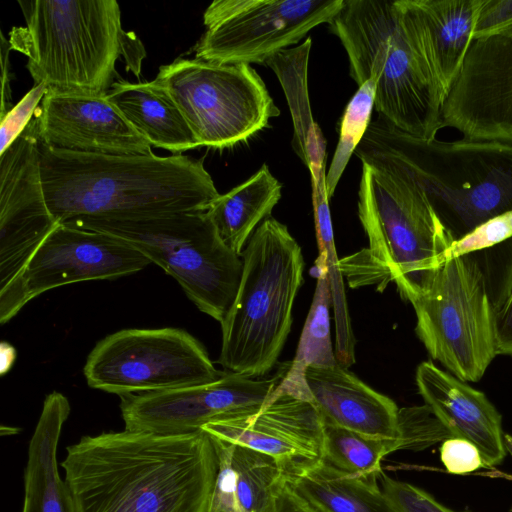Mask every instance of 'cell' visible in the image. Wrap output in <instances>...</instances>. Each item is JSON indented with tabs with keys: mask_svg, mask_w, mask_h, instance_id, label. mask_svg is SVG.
Instances as JSON below:
<instances>
[{
	"mask_svg": "<svg viewBox=\"0 0 512 512\" xmlns=\"http://www.w3.org/2000/svg\"><path fill=\"white\" fill-rule=\"evenodd\" d=\"M77 512H207L218 473L203 430L83 436L61 463Z\"/></svg>",
	"mask_w": 512,
	"mask_h": 512,
	"instance_id": "1",
	"label": "cell"
},
{
	"mask_svg": "<svg viewBox=\"0 0 512 512\" xmlns=\"http://www.w3.org/2000/svg\"><path fill=\"white\" fill-rule=\"evenodd\" d=\"M39 155L46 202L58 223L206 211L219 196L203 161L183 154L83 153L39 141Z\"/></svg>",
	"mask_w": 512,
	"mask_h": 512,
	"instance_id": "2",
	"label": "cell"
},
{
	"mask_svg": "<svg viewBox=\"0 0 512 512\" xmlns=\"http://www.w3.org/2000/svg\"><path fill=\"white\" fill-rule=\"evenodd\" d=\"M354 154L370 167L411 180L455 240L512 210V144L425 140L379 117Z\"/></svg>",
	"mask_w": 512,
	"mask_h": 512,
	"instance_id": "3",
	"label": "cell"
},
{
	"mask_svg": "<svg viewBox=\"0 0 512 512\" xmlns=\"http://www.w3.org/2000/svg\"><path fill=\"white\" fill-rule=\"evenodd\" d=\"M25 26L9 33L35 84L68 93L106 96L116 62L139 77L146 56L134 32L122 27L116 0H18Z\"/></svg>",
	"mask_w": 512,
	"mask_h": 512,
	"instance_id": "4",
	"label": "cell"
},
{
	"mask_svg": "<svg viewBox=\"0 0 512 512\" xmlns=\"http://www.w3.org/2000/svg\"><path fill=\"white\" fill-rule=\"evenodd\" d=\"M356 84L376 83L374 107L394 128L425 140L443 129L445 97L403 18L399 0H344L329 23Z\"/></svg>",
	"mask_w": 512,
	"mask_h": 512,
	"instance_id": "5",
	"label": "cell"
},
{
	"mask_svg": "<svg viewBox=\"0 0 512 512\" xmlns=\"http://www.w3.org/2000/svg\"><path fill=\"white\" fill-rule=\"evenodd\" d=\"M241 257L239 288L220 323L218 363L229 373L257 378L274 367L290 333L304 260L287 226L271 216L256 228Z\"/></svg>",
	"mask_w": 512,
	"mask_h": 512,
	"instance_id": "6",
	"label": "cell"
},
{
	"mask_svg": "<svg viewBox=\"0 0 512 512\" xmlns=\"http://www.w3.org/2000/svg\"><path fill=\"white\" fill-rule=\"evenodd\" d=\"M358 216L369 247L339 261L351 287L419 284L444 264L455 241L407 177L362 163Z\"/></svg>",
	"mask_w": 512,
	"mask_h": 512,
	"instance_id": "7",
	"label": "cell"
},
{
	"mask_svg": "<svg viewBox=\"0 0 512 512\" xmlns=\"http://www.w3.org/2000/svg\"><path fill=\"white\" fill-rule=\"evenodd\" d=\"M65 224L121 238L160 266L203 313L221 323L239 288L243 261L206 211L77 217Z\"/></svg>",
	"mask_w": 512,
	"mask_h": 512,
	"instance_id": "8",
	"label": "cell"
},
{
	"mask_svg": "<svg viewBox=\"0 0 512 512\" xmlns=\"http://www.w3.org/2000/svg\"><path fill=\"white\" fill-rule=\"evenodd\" d=\"M416 314L415 331L432 359L477 382L497 356L495 308L479 252L453 258L416 285H397Z\"/></svg>",
	"mask_w": 512,
	"mask_h": 512,
	"instance_id": "9",
	"label": "cell"
},
{
	"mask_svg": "<svg viewBox=\"0 0 512 512\" xmlns=\"http://www.w3.org/2000/svg\"><path fill=\"white\" fill-rule=\"evenodd\" d=\"M174 101L199 146L245 141L280 115L260 75L248 64L179 58L153 80Z\"/></svg>",
	"mask_w": 512,
	"mask_h": 512,
	"instance_id": "10",
	"label": "cell"
},
{
	"mask_svg": "<svg viewBox=\"0 0 512 512\" xmlns=\"http://www.w3.org/2000/svg\"><path fill=\"white\" fill-rule=\"evenodd\" d=\"M83 373L91 388L120 397L206 384L224 374L201 342L175 327L110 334L89 353Z\"/></svg>",
	"mask_w": 512,
	"mask_h": 512,
	"instance_id": "11",
	"label": "cell"
},
{
	"mask_svg": "<svg viewBox=\"0 0 512 512\" xmlns=\"http://www.w3.org/2000/svg\"><path fill=\"white\" fill-rule=\"evenodd\" d=\"M344 0H215L205 10L195 58L265 64L313 28L330 23Z\"/></svg>",
	"mask_w": 512,
	"mask_h": 512,
	"instance_id": "12",
	"label": "cell"
},
{
	"mask_svg": "<svg viewBox=\"0 0 512 512\" xmlns=\"http://www.w3.org/2000/svg\"><path fill=\"white\" fill-rule=\"evenodd\" d=\"M151 261L127 241L98 231L58 224L19 274L0 289V323L54 288L89 280L116 279Z\"/></svg>",
	"mask_w": 512,
	"mask_h": 512,
	"instance_id": "13",
	"label": "cell"
},
{
	"mask_svg": "<svg viewBox=\"0 0 512 512\" xmlns=\"http://www.w3.org/2000/svg\"><path fill=\"white\" fill-rule=\"evenodd\" d=\"M284 372L260 380L227 372L206 384L122 396L120 411L125 429L189 434L208 423L255 412L276 389Z\"/></svg>",
	"mask_w": 512,
	"mask_h": 512,
	"instance_id": "14",
	"label": "cell"
},
{
	"mask_svg": "<svg viewBox=\"0 0 512 512\" xmlns=\"http://www.w3.org/2000/svg\"><path fill=\"white\" fill-rule=\"evenodd\" d=\"M442 121L464 139L512 144V32L473 39Z\"/></svg>",
	"mask_w": 512,
	"mask_h": 512,
	"instance_id": "15",
	"label": "cell"
},
{
	"mask_svg": "<svg viewBox=\"0 0 512 512\" xmlns=\"http://www.w3.org/2000/svg\"><path fill=\"white\" fill-rule=\"evenodd\" d=\"M58 224L44 194L34 116L0 154V289L19 274Z\"/></svg>",
	"mask_w": 512,
	"mask_h": 512,
	"instance_id": "16",
	"label": "cell"
},
{
	"mask_svg": "<svg viewBox=\"0 0 512 512\" xmlns=\"http://www.w3.org/2000/svg\"><path fill=\"white\" fill-rule=\"evenodd\" d=\"M201 430L271 456L286 479L312 469L323 458L324 423L317 409L278 385L257 411L208 423Z\"/></svg>",
	"mask_w": 512,
	"mask_h": 512,
	"instance_id": "17",
	"label": "cell"
},
{
	"mask_svg": "<svg viewBox=\"0 0 512 512\" xmlns=\"http://www.w3.org/2000/svg\"><path fill=\"white\" fill-rule=\"evenodd\" d=\"M35 117L39 141L51 148L96 154H153L152 145L106 96L48 88Z\"/></svg>",
	"mask_w": 512,
	"mask_h": 512,
	"instance_id": "18",
	"label": "cell"
},
{
	"mask_svg": "<svg viewBox=\"0 0 512 512\" xmlns=\"http://www.w3.org/2000/svg\"><path fill=\"white\" fill-rule=\"evenodd\" d=\"M416 384L448 439L472 442L480 451L485 468L503 462L507 451L502 416L482 391L430 361L417 367Z\"/></svg>",
	"mask_w": 512,
	"mask_h": 512,
	"instance_id": "19",
	"label": "cell"
},
{
	"mask_svg": "<svg viewBox=\"0 0 512 512\" xmlns=\"http://www.w3.org/2000/svg\"><path fill=\"white\" fill-rule=\"evenodd\" d=\"M485 0H399L405 25L445 99Z\"/></svg>",
	"mask_w": 512,
	"mask_h": 512,
	"instance_id": "20",
	"label": "cell"
},
{
	"mask_svg": "<svg viewBox=\"0 0 512 512\" xmlns=\"http://www.w3.org/2000/svg\"><path fill=\"white\" fill-rule=\"evenodd\" d=\"M304 378L309 400L324 425L400 439L399 408L396 403L373 390L340 364L326 368L308 367Z\"/></svg>",
	"mask_w": 512,
	"mask_h": 512,
	"instance_id": "21",
	"label": "cell"
},
{
	"mask_svg": "<svg viewBox=\"0 0 512 512\" xmlns=\"http://www.w3.org/2000/svg\"><path fill=\"white\" fill-rule=\"evenodd\" d=\"M212 439L218 473L207 512H277L287 485L278 463L257 450Z\"/></svg>",
	"mask_w": 512,
	"mask_h": 512,
	"instance_id": "22",
	"label": "cell"
},
{
	"mask_svg": "<svg viewBox=\"0 0 512 512\" xmlns=\"http://www.w3.org/2000/svg\"><path fill=\"white\" fill-rule=\"evenodd\" d=\"M71 412L66 396L48 394L28 446L21 512H77L71 489L58 471L57 449Z\"/></svg>",
	"mask_w": 512,
	"mask_h": 512,
	"instance_id": "23",
	"label": "cell"
},
{
	"mask_svg": "<svg viewBox=\"0 0 512 512\" xmlns=\"http://www.w3.org/2000/svg\"><path fill=\"white\" fill-rule=\"evenodd\" d=\"M106 98L152 146L173 154L199 147L177 105L153 80L115 81Z\"/></svg>",
	"mask_w": 512,
	"mask_h": 512,
	"instance_id": "24",
	"label": "cell"
},
{
	"mask_svg": "<svg viewBox=\"0 0 512 512\" xmlns=\"http://www.w3.org/2000/svg\"><path fill=\"white\" fill-rule=\"evenodd\" d=\"M282 184L269 167H262L249 179L209 205L207 215L223 242L236 254L242 252L256 230L281 198Z\"/></svg>",
	"mask_w": 512,
	"mask_h": 512,
	"instance_id": "25",
	"label": "cell"
},
{
	"mask_svg": "<svg viewBox=\"0 0 512 512\" xmlns=\"http://www.w3.org/2000/svg\"><path fill=\"white\" fill-rule=\"evenodd\" d=\"M378 478L345 474L321 462L286 481L317 512H399Z\"/></svg>",
	"mask_w": 512,
	"mask_h": 512,
	"instance_id": "26",
	"label": "cell"
},
{
	"mask_svg": "<svg viewBox=\"0 0 512 512\" xmlns=\"http://www.w3.org/2000/svg\"><path fill=\"white\" fill-rule=\"evenodd\" d=\"M317 284L313 301L300 337L298 349L288 369L278 384L283 390L309 400L305 383L308 367L326 368L337 362L330 335L329 307L332 305L328 270L324 258L315 261Z\"/></svg>",
	"mask_w": 512,
	"mask_h": 512,
	"instance_id": "27",
	"label": "cell"
},
{
	"mask_svg": "<svg viewBox=\"0 0 512 512\" xmlns=\"http://www.w3.org/2000/svg\"><path fill=\"white\" fill-rule=\"evenodd\" d=\"M308 69L291 66L278 74L293 122L292 147L310 173L312 198H329L326 189V141L314 122L308 93Z\"/></svg>",
	"mask_w": 512,
	"mask_h": 512,
	"instance_id": "28",
	"label": "cell"
},
{
	"mask_svg": "<svg viewBox=\"0 0 512 512\" xmlns=\"http://www.w3.org/2000/svg\"><path fill=\"white\" fill-rule=\"evenodd\" d=\"M401 449L400 439L371 436L349 429L324 425L322 462L353 476L379 477L381 462Z\"/></svg>",
	"mask_w": 512,
	"mask_h": 512,
	"instance_id": "29",
	"label": "cell"
},
{
	"mask_svg": "<svg viewBox=\"0 0 512 512\" xmlns=\"http://www.w3.org/2000/svg\"><path fill=\"white\" fill-rule=\"evenodd\" d=\"M316 237L328 270L335 321V356L347 368L355 363V338L346 302L342 272L336 255L330 209L314 210Z\"/></svg>",
	"mask_w": 512,
	"mask_h": 512,
	"instance_id": "30",
	"label": "cell"
},
{
	"mask_svg": "<svg viewBox=\"0 0 512 512\" xmlns=\"http://www.w3.org/2000/svg\"><path fill=\"white\" fill-rule=\"evenodd\" d=\"M376 83L368 80L348 102L340 122L339 138L326 174V189L329 199L334 195L339 180L362 141L370 123L375 102Z\"/></svg>",
	"mask_w": 512,
	"mask_h": 512,
	"instance_id": "31",
	"label": "cell"
},
{
	"mask_svg": "<svg viewBox=\"0 0 512 512\" xmlns=\"http://www.w3.org/2000/svg\"><path fill=\"white\" fill-rule=\"evenodd\" d=\"M512 239V210L494 216L458 238L449 246L444 263L463 255L498 246Z\"/></svg>",
	"mask_w": 512,
	"mask_h": 512,
	"instance_id": "32",
	"label": "cell"
},
{
	"mask_svg": "<svg viewBox=\"0 0 512 512\" xmlns=\"http://www.w3.org/2000/svg\"><path fill=\"white\" fill-rule=\"evenodd\" d=\"M47 90V84H35L16 105L0 117V154L10 147L29 125Z\"/></svg>",
	"mask_w": 512,
	"mask_h": 512,
	"instance_id": "33",
	"label": "cell"
},
{
	"mask_svg": "<svg viewBox=\"0 0 512 512\" xmlns=\"http://www.w3.org/2000/svg\"><path fill=\"white\" fill-rule=\"evenodd\" d=\"M379 478L382 490L399 512H456L413 484L393 479L383 472Z\"/></svg>",
	"mask_w": 512,
	"mask_h": 512,
	"instance_id": "34",
	"label": "cell"
},
{
	"mask_svg": "<svg viewBox=\"0 0 512 512\" xmlns=\"http://www.w3.org/2000/svg\"><path fill=\"white\" fill-rule=\"evenodd\" d=\"M440 458L451 474L464 475L485 468L478 448L463 438H449L442 442Z\"/></svg>",
	"mask_w": 512,
	"mask_h": 512,
	"instance_id": "35",
	"label": "cell"
},
{
	"mask_svg": "<svg viewBox=\"0 0 512 512\" xmlns=\"http://www.w3.org/2000/svg\"><path fill=\"white\" fill-rule=\"evenodd\" d=\"M512 23V0H485L473 39L491 35Z\"/></svg>",
	"mask_w": 512,
	"mask_h": 512,
	"instance_id": "36",
	"label": "cell"
},
{
	"mask_svg": "<svg viewBox=\"0 0 512 512\" xmlns=\"http://www.w3.org/2000/svg\"><path fill=\"white\" fill-rule=\"evenodd\" d=\"M495 338L497 356L512 357V277L495 306Z\"/></svg>",
	"mask_w": 512,
	"mask_h": 512,
	"instance_id": "37",
	"label": "cell"
},
{
	"mask_svg": "<svg viewBox=\"0 0 512 512\" xmlns=\"http://www.w3.org/2000/svg\"><path fill=\"white\" fill-rule=\"evenodd\" d=\"M1 108L0 117H3L13 106L11 105V89L9 78V52L12 50L9 40L1 32Z\"/></svg>",
	"mask_w": 512,
	"mask_h": 512,
	"instance_id": "38",
	"label": "cell"
},
{
	"mask_svg": "<svg viewBox=\"0 0 512 512\" xmlns=\"http://www.w3.org/2000/svg\"><path fill=\"white\" fill-rule=\"evenodd\" d=\"M277 512H317L287 483L281 495Z\"/></svg>",
	"mask_w": 512,
	"mask_h": 512,
	"instance_id": "39",
	"label": "cell"
},
{
	"mask_svg": "<svg viewBox=\"0 0 512 512\" xmlns=\"http://www.w3.org/2000/svg\"><path fill=\"white\" fill-rule=\"evenodd\" d=\"M1 374H5L11 366L13 365L16 359V351L13 346L10 344L3 342L1 344Z\"/></svg>",
	"mask_w": 512,
	"mask_h": 512,
	"instance_id": "40",
	"label": "cell"
},
{
	"mask_svg": "<svg viewBox=\"0 0 512 512\" xmlns=\"http://www.w3.org/2000/svg\"><path fill=\"white\" fill-rule=\"evenodd\" d=\"M504 445L507 453L512 456V435L507 433L504 434Z\"/></svg>",
	"mask_w": 512,
	"mask_h": 512,
	"instance_id": "41",
	"label": "cell"
}]
</instances>
